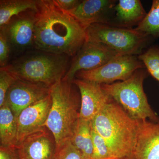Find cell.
Listing matches in <instances>:
<instances>
[{
    "instance_id": "6da1fadb",
    "label": "cell",
    "mask_w": 159,
    "mask_h": 159,
    "mask_svg": "<svg viewBox=\"0 0 159 159\" xmlns=\"http://www.w3.org/2000/svg\"><path fill=\"white\" fill-rule=\"evenodd\" d=\"M33 45L38 51L75 56L86 40V29L53 0L37 1Z\"/></svg>"
},
{
    "instance_id": "7a4b0ae2",
    "label": "cell",
    "mask_w": 159,
    "mask_h": 159,
    "mask_svg": "<svg viewBox=\"0 0 159 159\" xmlns=\"http://www.w3.org/2000/svg\"><path fill=\"white\" fill-rule=\"evenodd\" d=\"M112 100L91 120V126L104 139L114 159H121L132 155L139 122Z\"/></svg>"
},
{
    "instance_id": "3957f363",
    "label": "cell",
    "mask_w": 159,
    "mask_h": 159,
    "mask_svg": "<svg viewBox=\"0 0 159 159\" xmlns=\"http://www.w3.org/2000/svg\"><path fill=\"white\" fill-rule=\"evenodd\" d=\"M71 81L62 80L51 87L52 103L46 127L57 147L70 140L79 119L80 96Z\"/></svg>"
},
{
    "instance_id": "277c9868",
    "label": "cell",
    "mask_w": 159,
    "mask_h": 159,
    "mask_svg": "<svg viewBox=\"0 0 159 159\" xmlns=\"http://www.w3.org/2000/svg\"><path fill=\"white\" fill-rule=\"evenodd\" d=\"M68 57L38 50L27 53L4 68L17 80L51 87L62 80L66 74Z\"/></svg>"
},
{
    "instance_id": "5b68a950",
    "label": "cell",
    "mask_w": 159,
    "mask_h": 159,
    "mask_svg": "<svg viewBox=\"0 0 159 159\" xmlns=\"http://www.w3.org/2000/svg\"><path fill=\"white\" fill-rule=\"evenodd\" d=\"M145 76L140 69L124 81L101 85L109 96L134 120L157 122L158 117L151 107L143 88Z\"/></svg>"
},
{
    "instance_id": "8992f818",
    "label": "cell",
    "mask_w": 159,
    "mask_h": 159,
    "mask_svg": "<svg viewBox=\"0 0 159 159\" xmlns=\"http://www.w3.org/2000/svg\"><path fill=\"white\" fill-rule=\"evenodd\" d=\"M86 32V40L101 43L121 55L140 54L148 36L135 29L108 23L93 24Z\"/></svg>"
},
{
    "instance_id": "52a82bcc",
    "label": "cell",
    "mask_w": 159,
    "mask_h": 159,
    "mask_svg": "<svg viewBox=\"0 0 159 159\" xmlns=\"http://www.w3.org/2000/svg\"><path fill=\"white\" fill-rule=\"evenodd\" d=\"M143 66V63L135 55H119L95 70L79 71L75 78L100 84H110L116 80L128 79Z\"/></svg>"
},
{
    "instance_id": "ba28073f",
    "label": "cell",
    "mask_w": 159,
    "mask_h": 159,
    "mask_svg": "<svg viewBox=\"0 0 159 159\" xmlns=\"http://www.w3.org/2000/svg\"><path fill=\"white\" fill-rule=\"evenodd\" d=\"M119 55H121L103 44L86 40L74 56L63 80L72 82L79 71L95 70Z\"/></svg>"
},
{
    "instance_id": "9c48e42d",
    "label": "cell",
    "mask_w": 159,
    "mask_h": 159,
    "mask_svg": "<svg viewBox=\"0 0 159 159\" xmlns=\"http://www.w3.org/2000/svg\"><path fill=\"white\" fill-rule=\"evenodd\" d=\"M51 87L17 80L7 92L5 102L17 119L21 112L50 94Z\"/></svg>"
},
{
    "instance_id": "30bf717a",
    "label": "cell",
    "mask_w": 159,
    "mask_h": 159,
    "mask_svg": "<svg viewBox=\"0 0 159 159\" xmlns=\"http://www.w3.org/2000/svg\"><path fill=\"white\" fill-rule=\"evenodd\" d=\"M52 99L48 97L23 110L17 118L16 145L31 134L46 128Z\"/></svg>"
},
{
    "instance_id": "8fae6325",
    "label": "cell",
    "mask_w": 159,
    "mask_h": 159,
    "mask_svg": "<svg viewBox=\"0 0 159 159\" xmlns=\"http://www.w3.org/2000/svg\"><path fill=\"white\" fill-rule=\"evenodd\" d=\"M57 148L55 138L47 127L29 135L16 145L19 159H53Z\"/></svg>"
},
{
    "instance_id": "7c38bea8",
    "label": "cell",
    "mask_w": 159,
    "mask_h": 159,
    "mask_svg": "<svg viewBox=\"0 0 159 159\" xmlns=\"http://www.w3.org/2000/svg\"><path fill=\"white\" fill-rule=\"evenodd\" d=\"M72 82L80 93V119L91 121L112 99L100 84L77 78H74Z\"/></svg>"
},
{
    "instance_id": "4fadbf2b",
    "label": "cell",
    "mask_w": 159,
    "mask_h": 159,
    "mask_svg": "<svg viewBox=\"0 0 159 159\" xmlns=\"http://www.w3.org/2000/svg\"><path fill=\"white\" fill-rule=\"evenodd\" d=\"M116 3L112 0H84L74 9L66 11L86 29L93 24L108 23V13L115 9Z\"/></svg>"
},
{
    "instance_id": "5bb4252c",
    "label": "cell",
    "mask_w": 159,
    "mask_h": 159,
    "mask_svg": "<svg viewBox=\"0 0 159 159\" xmlns=\"http://www.w3.org/2000/svg\"><path fill=\"white\" fill-rule=\"evenodd\" d=\"M139 122L132 155L134 159H159V121Z\"/></svg>"
},
{
    "instance_id": "9a60e30c",
    "label": "cell",
    "mask_w": 159,
    "mask_h": 159,
    "mask_svg": "<svg viewBox=\"0 0 159 159\" xmlns=\"http://www.w3.org/2000/svg\"><path fill=\"white\" fill-rule=\"evenodd\" d=\"M35 15L33 16H20L11 20L10 22L1 28L6 34L11 46L23 49L33 45L35 22Z\"/></svg>"
},
{
    "instance_id": "2e32d148",
    "label": "cell",
    "mask_w": 159,
    "mask_h": 159,
    "mask_svg": "<svg viewBox=\"0 0 159 159\" xmlns=\"http://www.w3.org/2000/svg\"><path fill=\"white\" fill-rule=\"evenodd\" d=\"M115 10L121 25L127 27L138 25L147 14L139 0H120Z\"/></svg>"
},
{
    "instance_id": "e0dca14e",
    "label": "cell",
    "mask_w": 159,
    "mask_h": 159,
    "mask_svg": "<svg viewBox=\"0 0 159 159\" xmlns=\"http://www.w3.org/2000/svg\"><path fill=\"white\" fill-rule=\"evenodd\" d=\"M91 121L79 119L71 142L85 159H93V145Z\"/></svg>"
},
{
    "instance_id": "ac0fdd59",
    "label": "cell",
    "mask_w": 159,
    "mask_h": 159,
    "mask_svg": "<svg viewBox=\"0 0 159 159\" xmlns=\"http://www.w3.org/2000/svg\"><path fill=\"white\" fill-rule=\"evenodd\" d=\"M17 120L6 103L0 107V143L4 146L16 145Z\"/></svg>"
},
{
    "instance_id": "d6986e66",
    "label": "cell",
    "mask_w": 159,
    "mask_h": 159,
    "mask_svg": "<svg viewBox=\"0 0 159 159\" xmlns=\"http://www.w3.org/2000/svg\"><path fill=\"white\" fill-rule=\"evenodd\" d=\"M36 12L38 10L37 1L34 0H1L0 1V26L8 25L12 18L27 10Z\"/></svg>"
},
{
    "instance_id": "ffe728a7",
    "label": "cell",
    "mask_w": 159,
    "mask_h": 159,
    "mask_svg": "<svg viewBox=\"0 0 159 159\" xmlns=\"http://www.w3.org/2000/svg\"><path fill=\"white\" fill-rule=\"evenodd\" d=\"M135 29L148 36L159 38V0L152 1L149 12Z\"/></svg>"
},
{
    "instance_id": "44dd1931",
    "label": "cell",
    "mask_w": 159,
    "mask_h": 159,
    "mask_svg": "<svg viewBox=\"0 0 159 159\" xmlns=\"http://www.w3.org/2000/svg\"><path fill=\"white\" fill-rule=\"evenodd\" d=\"M150 75L159 83V47L149 48L138 57Z\"/></svg>"
},
{
    "instance_id": "7402d4cb",
    "label": "cell",
    "mask_w": 159,
    "mask_h": 159,
    "mask_svg": "<svg viewBox=\"0 0 159 159\" xmlns=\"http://www.w3.org/2000/svg\"><path fill=\"white\" fill-rule=\"evenodd\" d=\"M92 135L93 145V159H115L104 139L93 129Z\"/></svg>"
},
{
    "instance_id": "603a6c76",
    "label": "cell",
    "mask_w": 159,
    "mask_h": 159,
    "mask_svg": "<svg viewBox=\"0 0 159 159\" xmlns=\"http://www.w3.org/2000/svg\"><path fill=\"white\" fill-rule=\"evenodd\" d=\"M53 159H85L80 152L75 148L70 140L57 147Z\"/></svg>"
},
{
    "instance_id": "cb8c5ba5",
    "label": "cell",
    "mask_w": 159,
    "mask_h": 159,
    "mask_svg": "<svg viewBox=\"0 0 159 159\" xmlns=\"http://www.w3.org/2000/svg\"><path fill=\"white\" fill-rule=\"evenodd\" d=\"M17 79L4 67L0 69V107L5 102L7 92Z\"/></svg>"
},
{
    "instance_id": "d4e9b609",
    "label": "cell",
    "mask_w": 159,
    "mask_h": 159,
    "mask_svg": "<svg viewBox=\"0 0 159 159\" xmlns=\"http://www.w3.org/2000/svg\"><path fill=\"white\" fill-rule=\"evenodd\" d=\"M10 44L3 30L0 32V65L1 67L6 66L10 51Z\"/></svg>"
},
{
    "instance_id": "484cf974",
    "label": "cell",
    "mask_w": 159,
    "mask_h": 159,
    "mask_svg": "<svg viewBox=\"0 0 159 159\" xmlns=\"http://www.w3.org/2000/svg\"><path fill=\"white\" fill-rule=\"evenodd\" d=\"M0 159H19L16 145L9 146L0 145Z\"/></svg>"
},
{
    "instance_id": "4316f807",
    "label": "cell",
    "mask_w": 159,
    "mask_h": 159,
    "mask_svg": "<svg viewBox=\"0 0 159 159\" xmlns=\"http://www.w3.org/2000/svg\"><path fill=\"white\" fill-rule=\"evenodd\" d=\"M54 4L57 7L65 11L72 10L81 2L78 0H53Z\"/></svg>"
},
{
    "instance_id": "83f0119b",
    "label": "cell",
    "mask_w": 159,
    "mask_h": 159,
    "mask_svg": "<svg viewBox=\"0 0 159 159\" xmlns=\"http://www.w3.org/2000/svg\"><path fill=\"white\" fill-rule=\"evenodd\" d=\"M121 159H134V157L133 155H132L130 156L126 157L124 158H122Z\"/></svg>"
}]
</instances>
